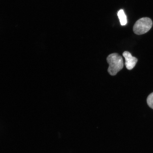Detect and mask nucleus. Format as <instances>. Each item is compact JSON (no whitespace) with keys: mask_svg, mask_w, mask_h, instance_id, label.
<instances>
[{"mask_svg":"<svg viewBox=\"0 0 153 153\" xmlns=\"http://www.w3.org/2000/svg\"><path fill=\"white\" fill-rule=\"evenodd\" d=\"M107 61L109 65L108 72L111 75H116L123 68V59L117 53H113L109 55L107 57Z\"/></svg>","mask_w":153,"mask_h":153,"instance_id":"1","label":"nucleus"},{"mask_svg":"<svg viewBox=\"0 0 153 153\" xmlns=\"http://www.w3.org/2000/svg\"><path fill=\"white\" fill-rule=\"evenodd\" d=\"M152 26V22L150 18H143L136 22L133 27V31L137 35H141L148 32Z\"/></svg>","mask_w":153,"mask_h":153,"instance_id":"2","label":"nucleus"},{"mask_svg":"<svg viewBox=\"0 0 153 153\" xmlns=\"http://www.w3.org/2000/svg\"><path fill=\"white\" fill-rule=\"evenodd\" d=\"M123 56L125 58V65L128 70L133 69L137 62V59L132 56L131 53L128 51H125L123 53Z\"/></svg>","mask_w":153,"mask_h":153,"instance_id":"3","label":"nucleus"},{"mask_svg":"<svg viewBox=\"0 0 153 153\" xmlns=\"http://www.w3.org/2000/svg\"><path fill=\"white\" fill-rule=\"evenodd\" d=\"M117 15L120 19V24L122 26H125L127 24V18L123 9H120L118 11Z\"/></svg>","mask_w":153,"mask_h":153,"instance_id":"4","label":"nucleus"},{"mask_svg":"<svg viewBox=\"0 0 153 153\" xmlns=\"http://www.w3.org/2000/svg\"><path fill=\"white\" fill-rule=\"evenodd\" d=\"M147 102L149 106L153 109V92L148 96Z\"/></svg>","mask_w":153,"mask_h":153,"instance_id":"5","label":"nucleus"}]
</instances>
